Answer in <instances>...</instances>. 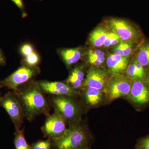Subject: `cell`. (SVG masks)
<instances>
[{
	"label": "cell",
	"mask_w": 149,
	"mask_h": 149,
	"mask_svg": "<svg viewBox=\"0 0 149 149\" xmlns=\"http://www.w3.org/2000/svg\"><path fill=\"white\" fill-rule=\"evenodd\" d=\"M23 109L25 118L31 121L41 114L49 115V105L39 83L31 81L15 92Z\"/></svg>",
	"instance_id": "6da1fadb"
},
{
	"label": "cell",
	"mask_w": 149,
	"mask_h": 149,
	"mask_svg": "<svg viewBox=\"0 0 149 149\" xmlns=\"http://www.w3.org/2000/svg\"><path fill=\"white\" fill-rule=\"evenodd\" d=\"M53 139L57 149H85L88 148L89 136L80 125H71L61 136Z\"/></svg>",
	"instance_id": "7a4b0ae2"
},
{
	"label": "cell",
	"mask_w": 149,
	"mask_h": 149,
	"mask_svg": "<svg viewBox=\"0 0 149 149\" xmlns=\"http://www.w3.org/2000/svg\"><path fill=\"white\" fill-rule=\"evenodd\" d=\"M72 97L67 96H53L50 102L55 111L59 113L66 120L76 125L74 122L80 117V109L78 105Z\"/></svg>",
	"instance_id": "3957f363"
},
{
	"label": "cell",
	"mask_w": 149,
	"mask_h": 149,
	"mask_svg": "<svg viewBox=\"0 0 149 149\" xmlns=\"http://www.w3.org/2000/svg\"><path fill=\"white\" fill-rule=\"evenodd\" d=\"M0 106L7 113L16 130L19 129L25 116L16 93L11 91L0 97Z\"/></svg>",
	"instance_id": "277c9868"
},
{
	"label": "cell",
	"mask_w": 149,
	"mask_h": 149,
	"mask_svg": "<svg viewBox=\"0 0 149 149\" xmlns=\"http://www.w3.org/2000/svg\"><path fill=\"white\" fill-rule=\"evenodd\" d=\"M39 69L22 65L5 79L0 81V88H5L15 92L20 86L28 83L29 80L39 73Z\"/></svg>",
	"instance_id": "5b68a950"
},
{
	"label": "cell",
	"mask_w": 149,
	"mask_h": 149,
	"mask_svg": "<svg viewBox=\"0 0 149 149\" xmlns=\"http://www.w3.org/2000/svg\"><path fill=\"white\" fill-rule=\"evenodd\" d=\"M109 24L112 32L120 40L133 44L141 41L142 35L140 30L128 22L120 19L112 18L109 20Z\"/></svg>",
	"instance_id": "8992f818"
},
{
	"label": "cell",
	"mask_w": 149,
	"mask_h": 149,
	"mask_svg": "<svg viewBox=\"0 0 149 149\" xmlns=\"http://www.w3.org/2000/svg\"><path fill=\"white\" fill-rule=\"evenodd\" d=\"M130 79L119 74L113 75L108 84L107 93L109 99L113 100L123 96H128L133 82Z\"/></svg>",
	"instance_id": "52a82bcc"
},
{
	"label": "cell",
	"mask_w": 149,
	"mask_h": 149,
	"mask_svg": "<svg viewBox=\"0 0 149 149\" xmlns=\"http://www.w3.org/2000/svg\"><path fill=\"white\" fill-rule=\"evenodd\" d=\"M47 116L45 124L42 128L45 135L52 139L61 136L67 129L66 120L56 111L53 114Z\"/></svg>",
	"instance_id": "ba28073f"
},
{
	"label": "cell",
	"mask_w": 149,
	"mask_h": 149,
	"mask_svg": "<svg viewBox=\"0 0 149 149\" xmlns=\"http://www.w3.org/2000/svg\"><path fill=\"white\" fill-rule=\"evenodd\" d=\"M128 97L138 107L149 104V87L142 80H133Z\"/></svg>",
	"instance_id": "9c48e42d"
},
{
	"label": "cell",
	"mask_w": 149,
	"mask_h": 149,
	"mask_svg": "<svg viewBox=\"0 0 149 149\" xmlns=\"http://www.w3.org/2000/svg\"><path fill=\"white\" fill-rule=\"evenodd\" d=\"M38 83L43 93L53 96L73 97L77 94V91L67 83L47 81H40Z\"/></svg>",
	"instance_id": "30bf717a"
},
{
	"label": "cell",
	"mask_w": 149,
	"mask_h": 149,
	"mask_svg": "<svg viewBox=\"0 0 149 149\" xmlns=\"http://www.w3.org/2000/svg\"><path fill=\"white\" fill-rule=\"evenodd\" d=\"M107 74L103 70L95 67L91 68L87 72L83 85L86 88L102 90L106 86Z\"/></svg>",
	"instance_id": "8fae6325"
},
{
	"label": "cell",
	"mask_w": 149,
	"mask_h": 149,
	"mask_svg": "<svg viewBox=\"0 0 149 149\" xmlns=\"http://www.w3.org/2000/svg\"><path fill=\"white\" fill-rule=\"evenodd\" d=\"M129 56H123L116 54L109 56L107 64L113 75L119 74L126 69L128 65Z\"/></svg>",
	"instance_id": "7c38bea8"
},
{
	"label": "cell",
	"mask_w": 149,
	"mask_h": 149,
	"mask_svg": "<svg viewBox=\"0 0 149 149\" xmlns=\"http://www.w3.org/2000/svg\"><path fill=\"white\" fill-rule=\"evenodd\" d=\"M126 70L128 77L133 80H143L146 76V70L136 58L128 65Z\"/></svg>",
	"instance_id": "4fadbf2b"
},
{
	"label": "cell",
	"mask_w": 149,
	"mask_h": 149,
	"mask_svg": "<svg viewBox=\"0 0 149 149\" xmlns=\"http://www.w3.org/2000/svg\"><path fill=\"white\" fill-rule=\"evenodd\" d=\"M85 74L83 69L79 67L75 68L72 70L67 79V84L74 90L79 89L83 85Z\"/></svg>",
	"instance_id": "5bb4252c"
},
{
	"label": "cell",
	"mask_w": 149,
	"mask_h": 149,
	"mask_svg": "<svg viewBox=\"0 0 149 149\" xmlns=\"http://www.w3.org/2000/svg\"><path fill=\"white\" fill-rule=\"evenodd\" d=\"M61 56L65 64L68 66L76 63L81 57V52L78 48L64 49L60 51Z\"/></svg>",
	"instance_id": "9a60e30c"
},
{
	"label": "cell",
	"mask_w": 149,
	"mask_h": 149,
	"mask_svg": "<svg viewBox=\"0 0 149 149\" xmlns=\"http://www.w3.org/2000/svg\"><path fill=\"white\" fill-rule=\"evenodd\" d=\"M86 88L84 96L87 103L91 106H94L100 104L102 100V90L94 88Z\"/></svg>",
	"instance_id": "2e32d148"
},
{
	"label": "cell",
	"mask_w": 149,
	"mask_h": 149,
	"mask_svg": "<svg viewBox=\"0 0 149 149\" xmlns=\"http://www.w3.org/2000/svg\"><path fill=\"white\" fill-rule=\"evenodd\" d=\"M109 32L106 29L99 27L94 30L90 35L89 41L95 47H99L103 46Z\"/></svg>",
	"instance_id": "e0dca14e"
},
{
	"label": "cell",
	"mask_w": 149,
	"mask_h": 149,
	"mask_svg": "<svg viewBox=\"0 0 149 149\" xmlns=\"http://www.w3.org/2000/svg\"><path fill=\"white\" fill-rule=\"evenodd\" d=\"M136 58L145 69H149V42L141 44L138 50Z\"/></svg>",
	"instance_id": "ac0fdd59"
},
{
	"label": "cell",
	"mask_w": 149,
	"mask_h": 149,
	"mask_svg": "<svg viewBox=\"0 0 149 149\" xmlns=\"http://www.w3.org/2000/svg\"><path fill=\"white\" fill-rule=\"evenodd\" d=\"M15 146L16 149H30L24 138L23 130H16Z\"/></svg>",
	"instance_id": "d6986e66"
},
{
	"label": "cell",
	"mask_w": 149,
	"mask_h": 149,
	"mask_svg": "<svg viewBox=\"0 0 149 149\" xmlns=\"http://www.w3.org/2000/svg\"><path fill=\"white\" fill-rule=\"evenodd\" d=\"M40 61V58L39 55L34 52L28 56L24 58L23 62L25 65L31 67H36Z\"/></svg>",
	"instance_id": "ffe728a7"
},
{
	"label": "cell",
	"mask_w": 149,
	"mask_h": 149,
	"mask_svg": "<svg viewBox=\"0 0 149 149\" xmlns=\"http://www.w3.org/2000/svg\"><path fill=\"white\" fill-rule=\"evenodd\" d=\"M35 52L33 47L29 44H24L20 49V53L24 58L28 56Z\"/></svg>",
	"instance_id": "44dd1931"
},
{
	"label": "cell",
	"mask_w": 149,
	"mask_h": 149,
	"mask_svg": "<svg viewBox=\"0 0 149 149\" xmlns=\"http://www.w3.org/2000/svg\"><path fill=\"white\" fill-rule=\"evenodd\" d=\"M136 149H149V136L139 139L136 146Z\"/></svg>",
	"instance_id": "7402d4cb"
},
{
	"label": "cell",
	"mask_w": 149,
	"mask_h": 149,
	"mask_svg": "<svg viewBox=\"0 0 149 149\" xmlns=\"http://www.w3.org/2000/svg\"><path fill=\"white\" fill-rule=\"evenodd\" d=\"M51 143L49 141H40L33 144L32 149H50Z\"/></svg>",
	"instance_id": "603a6c76"
},
{
	"label": "cell",
	"mask_w": 149,
	"mask_h": 149,
	"mask_svg": "<svg viewBox=\"0 0 149 149\" xmlns=\"http://www.w3.org/2000/svg\"><path fill=\"white\" fill-rule=\"evenodd\" d=\"M133 44L128 42H123V49L124 56H129L133 51Z\"/></svg>",
	"instance_id": "cb8c5ba5"
},
{
	"label": "cell",
	"mask_w": 149,
	"mask_h": 149,
	"mask_svg": "<svg viewBox=\"0 0 149 149\" xmlns=\"http://www.w3.org/2000/svg\"><path fill=\"white\" fill-rule=\"evenodd\" d=\"M88 58H93L105 60L104 54L102 52L99 50H90L88 52Z\"/></svg>",
	"instance_id": "d4e9b609"
},
{
	"label": "cell",
	"mask_w": 149,
	"mask_h": 149,
	"mask_svg": "<svg viewBox=\"0 0 149 149\" xmlns=\"http://www.w3.org/2000/svg\"><path fill=\"white\" fill-rule=\"evenodd\" d=\"M118 35L113 32H109L108 35L105 41L103 46L105 47H108L112 45L113 42L116 37H118Z\"/></svg>",
	"instance_id": "484cf974"
},
{
	"label": "cell",
	"mask_w": 149,
	"mask_h": 149,
	"mask_svg": "<svg viewBox=\"0 0 149 149\" xmlns=\"http://www.w3.org/2000/svg\"><path fill=\"white\" fill-rule=\"evenodd\" d=\"M114 53L116 54L124 56L123 55V41H121L120 44L115 48Z\"/></svg>",
	"instance_id": "4316f807"
},
{
	"label": "cell",
	"mask_w": 149,
	"mask_h": 149,
	"mask_svg": "<svg viewBox=\"0 0 149 149\" xmlns=\"http://www.w3.org/2000/svg\"><path fill=\"white\" fill-rule=\"evenodd\" d=\"M11 1L13 2L15 4V5L21 10L23 15L25 14L24 3L22 0H11Z\"/></svg>",
	"instance_id": "83f0119b"
},
{
	"label": "cell",
	"mask_w": 149,
	"mask_h": 149,
	"mask_svg": "<svg viewBox=\"0 0 149 149\" xmlns=\"http://www.w3.org/2000/svg\"><path fill=\"white\" fill-rule=\"evenodd\" d=\"M6 63V59L2 51L0 49V65H4Z\"/></svg>",
	"instance_id": "f1b7e54d"
},
{
	"label": "cell",
	"mask_w": 149,
	"mask_h": 149,
	"mask_svg": "<svg viewBox=\"0 0 149 149\" xmlns=\"http://www.w3.org/2000/svg\"><path fill=\"white\" fill-rule=\"evenodd\" d=\"M146 70V76L144 79L142 80L149 87V69Z\"/></svg>",
	"instance_id": "f546056e"
},
{
	"label": "cell",
	"mask_w": 149,
	"mask_h": 149,
	"mask_svg": "<svg viewBox=\"0 0 149 149\" xmlns=\"http://www.w3.org/2000/svg\"><path fill=\"white\" fill-rule=\"evenodd\" d=\"M85 149H89V148H85Z\"/></svg>",
	"instance_id": "4dcf8cb0"
},
{
	"label": "cell",
	"mask_w": 149,
	"mask_h": 149,
	"mask_svg": "<svg viewBox=\"0 0 149 149\" xmlns=\"http://www.w3.org/2000/svg\"><path fill=\"white\" fill-rule=\"evenodd\" d=\"M0 95H1V92H0Z\"/></svg>",
	"instance_id": "1f68e13d"
}]
</instances>
